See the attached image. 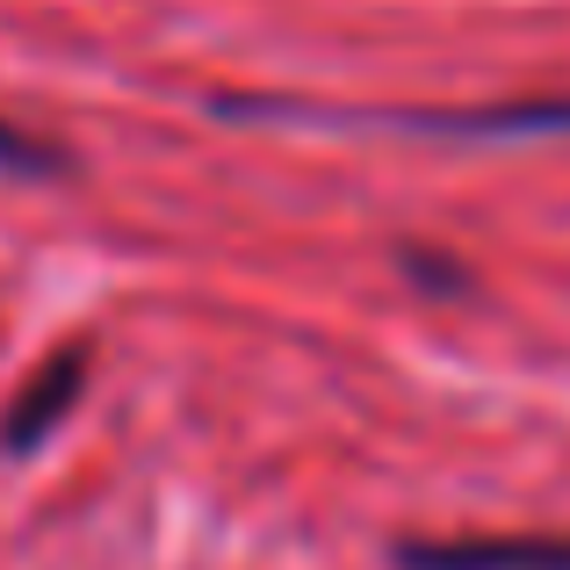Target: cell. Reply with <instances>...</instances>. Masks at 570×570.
<instances>
[{
  "label": "cell",
  "instance_id": "1",
  "mask_svg": "<svg viewBox=\"0 0 570 570\" xmlns=\"http://www.w3.org/2000/svg\"><path fill=\"white\" fill-rule=\"evenodd\" d=\"M397 570H570V534H455V542H397Z\"/></svg>",
  "mask_w": 570,
  "mask_h": 570
},
{
  "label": "cell",
  "instance_id": "2",
  "mask_svg": "<svg viewBox=\"0 0 570 570\" xmlns=\"http://www.w3.org/2000/svg\"><path fill=\"white\" fill-rule=\"evenodd\" d=\"M80 390H87V347L51 354V362H43L37 376L22 383V397L8 404V419H0V448H8V455L43 448V433H51L58 419L72 412V404H80Z\"/></svg>",
  "mask_w": 570,
  "mask_h": 570
},
{
  "label": "cell",
  "instance_id": "3",
  "mask_svg": "<svg viewBox=\"0 0 570 570\" xmlns=\"http://www.w3.org/2000/svg\"><path fill=\"white\" fill-rule=\"evenodd\" d=\"M0 159H8V167H29V174H58V167H66V153L22 138V130H8V124H0Z\"/></svg>",
  "mask_w": 570,
  "mask_h": 570
},
{
  "label": "cell",
  "instance_id": "4",
  "mask_svg": "<svg viewBox=\"0 0 570 570\" xmlns=\"http://www.w3.org/2000/svg\"><path fill=\"white\" fill-rule=\"evenodd\" d=\"M404 275H419V282H433V289L462 296V275H455L448 261H433V253H404Z\"/></svg>",
  "mask_w": 570,
  "mask_h": 570
}]
</instances>
